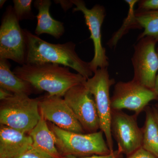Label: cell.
<instances>
[{"label":"cell","mask_w":158,"mask_h":158,"mask_svg":"<svg viewBox=\"0 0 158 158\" xmlns=\"http://www.w3.org/2000/svg\"><path fill=\"white\" fill-rule=\"evenodd\" d=\"M23 31L27 45V64H58L73 69L86 80L93 76L90 62L84 61L79 56L76 51V45L73 42L50 43L27 29H23Z\"/></svg>","instance_id":"cell-1"},{"label":"cell","mask_w":158,"mask_h":158,"mask_svg":"<svg viewBox=\"0 0 158 158\" xmlns=\"http://www.w3.org/2000/svg\"><path fill=\"white\" fill-rule=\"evenodd\" d=\"M13 72L39 92L46 91L50 96L62 97L71 88L86 80L80 74L71 72L69 67L53 63H26L15 67Z\"/></svg>","instance_id":"cell-2"},{"label":"cell","mask_w":158,"mask_h":158,"mask_svg":"<svg viewBox=\"0 0 158 158\" xmlns=\"http://www.w3.org/2000/svg\"><path fill=\"white\" fill-rule=\"evenodd\" d=\"M39 98L13 94L1 101L0 123L23 133H30L41 118Z\"/></svg>","instance_id":"cell-3"},{"label":"cell","mask_w":158,"mask_h":158,"mask_svg":"<svg viewBox=\"0 0 158 158\" xmlns=\"http://www.w3.org/2000/svg\"><path fill=\"white\" fill-rule=\"evenodd\" d=\"M58 150L64 156L106 155L111 153L102 131L79 134L65 131L53 124L51 126Z\"/></svg>","instance_id":"cell-4"},{"label":"cell","mask_w":158,"mask_h":158,"mask_svg":"<svg viewBox=\"0 0 158 158\" xmlns=\"http://www.w3.org/2000/svg\"><path fill=\"white\" fill-rule=\"evenodd\" d=\"M94 98L100 121V129L104 133L111 153L113 141L111 132V108L110 89L115 80L110 77L108 68L98 69L93 76L83 83Z\"/></svg>","instance_id":"cell-5"},{"label":"cell","mask_w":158,"mask_h":158,"mask_svg":"<svg viewBox=\"0 0 158 158\" xmlns=\"http://www.w3.org/2000/svg\"><path fill=\"white\" fill-rule=\"evenodd\" d=\"M19 22L13 7L9 6L0 27V59H10L21 65L26 63L27 45Z\"/></svg>","instance_id":"cell-6"},{"label":"cell","mask_w":158,"mask_h":158,"mask_svg":"<svg viewBox=\"0 0 158 158\" xmlns=\"http://www.w3.org/2000/svg\"><path fill=\"white\" fill-rule=\"evenodd\" d=\"M72 2L76 6L73 12L80 11L84 15L85 23L90 31V38L93 42L94 55L89 62L91 70L94 73L98 69L108 68L109 59L102 40V27L106 16L105 7L97 4L90 9L82 0H72Z\"/></svg>","instance_id":"cell-7"},{"label":"cell","mask_w":158,"mask_h":158,"mask_svg":"<svg viewBox=\"0 0 158 158\" xmlns=\"http://www.w3.org/2000/svg\"><path fill=\"white\" fill-rule=\"evenodd\" d=\"M134 46L131 58L134 68L132 80L153 90L158 71V54L156 41L151 37H144Z\"/></svg>","instance_id":"cell-8"},{"label":"cell","mask_w":158,"mask_h":158,"mask_svg":"<svg viewBox=\"0 0 158 158\" xmlns=\"http://www.w3.org/2000/svg\"><path fill=\"white\" fill-rule=\"evenodd\" d=\"M155 100H158V97L153 90L134 80L119 81L114 85L111 97V108L114 110H131L138 116L151 102Z\"/></svg>","instance_id":"cell-9"},{"label":"cell","mask_w":158,"mask_h":158,"mask_svg":"<svg viewBox=\"0 0 158 158\" xmlns=\"http://www.w3.org/2000/svg\"><path fill=\"white\" fill-rule=\"evenodd\" d=\"M137 116L129 115L122 110H112L110 128L119 153L130 155L142 147V129L138 127Z\"/></svg>","instance_id":"cell-10"},{"label":"cell","mask_w":158,"mask_h":158,"mask_svg":"<svg viewBox=\"0 0 158 158\" xmlns=\"http://www.w3.org/2000/svg\"><path fill=\"white\" fill-rule=\"evenodd\" d=\"M63 98L86 133L98 131L100 121L94 98L83 83L69 89Z\"/></svg>","instance_id":"cell-11"},{"label":"cell","mask_w":158,"mask_h":158,"mask_svg":"<svg viewBox=\"0 0 158 158\" xmlns=\"http://www.w3.org/2000/svg\"><path fill=\"white\" fill-rule=\"evenodd\" d=\"M40 115L46 121L56 126L72 132L86 134L71 108L62 97L48 94L39 98Z\"/></svg>","instance_id":"cell-12"},{"label":"cell","mask_w":158,"mask_h":158,"mask_svg":"<svg viewBox=\"0 0 158 158\" xmlns=\"http://www.w3.org/2000/svg\"><path fill=\"white\" fill-rule=\"evenodd\" d=\"M31 136L1 125L0 127V158H15L32 147Z\"/></svg>","instance_id":"cell-13"},{"label":"cell","mask_w":158,"mask_h":158,"mask_svg":"<svg viewBox=\"0 0 158 158\" xmlns=\"http://www.w3.org/2000/svg\"><path fill=\"white\" fill-rule=\"evenodd\" d=\"M52 4L50 0H37L34 6L38 10L36 15L37 25L35 33L37 35L48 34L59 39L65 33L63 23L54 19L50 14L49 9Z\"/></svg>","instance_id":"cell-14"},{"label":"cell","mask_w":158,"mask_h":158,"mask_svg":"<svg viewBox=\"0 0 158 158\" xmlns=\"http://www.w3.org/2000/svg\"><path fill=\"white\" fill-rule=\"evenodd\" d=\"M33 141L32 147L54 158L60 154L56 145L55 135L48 127L46 120L42 116L36 126L29 133Z\"/></svg>","instance_id":"cell-15"},{"label":"cell","mask_w":158,"mask_h":158,"mask_svg":"<svg viewBox=\"0 0 158 158\" xmlns=\"http://www.w3.org/2000/svg\"><path fill=\"white\" fill-rule=\"evenodd\" d=\"M8 60L0 59V88L13 94L30 95L38 91L29 82L20 78L11 70Z\"/></svg>","instance_id":"cell-16"},{"label":"cell","mask_w":158,"mask_h":158,"mask_svg":"<svg viewBox=\"0 0 158 158\" xmlns=\"http://www.w3.org/2000/svg\"><path fill=\"white\" fill-rule=\"evenodd\" d=\"M145 119L142 129V147L158 158V124L152 108L147 106L144 110Z\"/></svg>","instance_id":"cell-17"},{"label":"cell","mask_w":158,"mask_h":158,"mask_svg":"<svg viewBox=\"0 0 158 158\" xmlns=\"http://www.w3.org/2000/svg\"><path fill=\"white\" fill-rule=\"evenodd\" d=\"M138 1V0L125 1V2L127 3L129 7L127 15L125 18L121 27L112 35V37L108 41L107 45L110 48H116L119 40L127 34L130 30L142 29L136 17V10L135 9V6Z\"/></svg>","instance_id":"cell-18"},{"label":"cell","mask_w":158,"mask_h":158,"mask_svg":"<svg viewBox=\"0 0 158 158\" xmlns=\"http://www.w3.org/2000/svg\"><path fill=\"white\" fill-rule=\"evenodd\" d=\"M136 15L143 32L138 37L137 40L144 37H151L158 42V11L136 12Z\"/></svg>","instance_id":"cell-19"},{"label":"cell","mask_w":158,"mask_h":158,"mask_svg":"<svg viewBox=\"0 0 158 158\" xmlns=\"http://www.w3.org/2000/svg\"><path fill=\"white\" fill-rule=\"evenodd\" d=\"M14 13L18 20L33 19L35 16L32 11V0H13Z\"/></svg>","instance_id":"cell-20"},{"label":"cell","mask_w":158,"mask_h":158,"mask_svg":"<svg viewBox=\"0 0 158 158\" xmlns=\"http://www.w3.org/2000/svg\"><path fill=\"white\" fill-rule=\"evenodd\" d=\"M137 4L136 12L158 11V0H141Z\"/></svg>","instance_id":"cell-21"},{"label":"cell","mask_w":158,"mask_h":158,"mask_svg":"<svg viewBox=\"0 0 158 158\" xmlns=\"http://www.w3.org/2000/svg\"><path fill=\"white\" fill-rule=\"evenodd\" d=\"M15 158H54L45 153L40 151L33 147Z\"/></svg>","instance_id":"cell-22"},{"label":"cell","mask_w":158,"mask_h":158,"mask_svg":"<svg viewBox=\"0 0 158 158\" xmlns=\"http://www.w3.org/2000/svg\"><path fill=\"white\" fill-rule=\"evenodd\" d=\"M127 158H157L141 147L130 155Z\"/></svg>","instance_id":"cell-23"},{"label":"cell","mask_w":158,"mask_h":158,"mask_svg":"<svg viewBox=\"0 0 158 158\" xmlns=\"http://www.w3.org/2000/svg\"><path fill=\"white\" fill-rule=\"evenodd\" d=\"M62 158H115L114 153H110L106 155H92L90 156L87 157H77L73 156H65Z\"/></svg>","instance_id":"cell-24"},{"label":"cell","mask_w":158,"mask_h":158,"mask_svg":"<svg viewBox=\"0 0 158 158\" xmlns=\"http://www.w3.org/2000/svg\"><path fill=\"white\" fill-rule=\"evenodd\" d=\"M57 3H59L61 5L62 9L64 11H66L68 9H70L74 5L72 1H57Z\"/></svg>","instance_id":"cell-25"},{"label":"cell","mask_w":158,"mask_h":158,"mask_svg":"<svg viewBox=\"0 0 158 158\" xmlns=\"http://www.w3.org/2000/svg\"><path fill=\"white\" fill-rule=\"evenodd\" d=\"M12 94H13L11 93L8 90L0 88V100H1V101L8 98L9 97L11 96Z\"/></svg>","instance_id":"cell-26"},{"label":"cell","mask_w":158,"mask_h":158,"mask_svg":"<svg viewBox=\"0 0 158 158\" xmlns=\"http://www.w3.org/2000/svg\"><path fill=\"white\" fill-rule=\"evenodd\" d=\"M154 92L156 94V95L158 97V74L156 77L155 83L154 87L153 89Z\"/></svg>","instance_id":"cell-27"},{"label":"cell","mask_w":158,"mask_h":158,"mask_svg":"<svg viewBox=\"0 0 158 158\" xmlns=\"http://www.w3.org/2000/svg\"><path fill=\"white\" fill-rule=\"evenodd\" d=\"M152 110L153 111V113L154 115L155 118L157 123L158 124V111L154 106H152Z\"/></svg>","instance_id":"cell-28"},{"label":"cell","mask_w":158,"mask_h":158,"mask_svg":"<svg viewBox=\"0 0 158 158\" xmlns=\"http://www.w3.org/2000/svg\"><path fill=\"white\" fill-rule=\"evenodd\" d=\"M6 1L5 0H1L0 1V7L1 8H2L3 6H4L5 3L6 2Z\"/></svg>","instance_id":"cell-29"},{"label":"cell","mask_w":158,"mask_h":158,"mask_svg":"<svg viewBox=\"0 0 158 158\" xmlns=\"http://www.w3.org/2000/svg\"><path fill=\"white\" fill-rule=\"evenodd\" d=\"M154 106L156 108V109L158 111V102L156 104L155 106Z\"/></svg>","instance_id":"cell-30"},{"label":"cell","mask_w":158,"mask_h":158,"mask_svg":"<svg viewBox=\"0 0 158 158\" xmlns=\"http://www.w3.org/2000/svg\"><path fill=\"white\" fill-rule=\"evenodd\" d=\"M156 52H157V54H158V47L156 48Z\"/></svg>","instance_id":"cell-31"}]
</instances>
